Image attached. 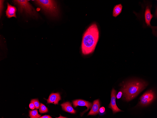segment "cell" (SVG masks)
Wrapping results in <instances>:
<instances>
[{"label":"cell","instance_id":"1","mask_svg":"<svg viewBox=\"0 0 157 118\" xmlns=\"http://www.w3.org/2000/svg\"><path fill=\"white\" fill-rule=\"evenodd\" d=\"M99 32L95 24L90 25L85 32L82 39L81 50L84 55L92 53L94 50L98 41Z\"/></svg>","mask_w":157,"mask_h":118},{"label":"cell","instance_id":"2","mask_svg":"<svg viewBox=\"0 0 157 118\" xmlns=\"http://www.w3.org/2000/svg\"><path fill=\"white\" fill-rule=\"evenodd\" d=\"M148 85L147 83L143 80L137 79L131 80L123 82L120 90L123 93V98L129 101L132 100Z\"/></svg>","mask_w":157,"mask_h":118},{"label":"cell","instance_id":"3","mask_svg":"<svg viewBox=\"0 0 157 118\" xmlns=\"http://www.w3.org/2000/svg\"><path fill=\"white\" fill-rule=\"evenodd\" d=\"M47 15L54 18H58L59 11L57 3L55 0H34Z\"/></svg>","mask_w":157,"mask_h":118},{"label":"cell","instance_id":"4","mask_svg":"<svg viewBox=\"0 0 157 118\" xmlns=\"http://www.w3.org/2000/svg\"><path fill=\"white\" fill-rule=\"evenodd\" d=\"M144 1V3L142 4V16H137V17L139 19H142L143 22V27L144 28H150L152 30V33L153 34L157 36V27L152 26L150 22L152 18L154 16L151 13V10L152 4L151 3L148 1Z\"/></svg>","mask_w":157,"mask_h":118},{"label":"cell","instance_id":"5","mask_svg":"<svg viewBox=\"0 0 157 118\" xmlns=\"http://www.w3.org/2000/svg\"><path fill=\"white\" fill-rule=\"evenodd\" d=\"M14 3L18 6V11L20 13H24L32 17L37 18L38 14L28 0H13Z\"/></svg>","mask_w":157,"mask_h":118},{"label":"cell","instance_id":"6","mask_svg":"<svg viewBox=\"0 0 157 118\" xmlns=\"http://www.w3.org/2000/svg\"><path fill=\"white\" fill-rule=\"evenodd\" d=\"M155 98V94L154 91L152 90H149L141 97L139 104L142 106H147L150 104Z\"/></svg>","mask_w":157,"mask_h":118},{"label":"cell","instance_id":"7","mask_svg":"<svg viewBox=\"0 0 157 118\" xmlns=\"http://www.w3.org/2000/svg\"><path fill=\"white\" fill-rule=\"evenodd\" d=\"M116 91L114 89H113L111 93V101L108 107L112 109L113 114L122 111L117 107L116 103Z\"/></svg>","mask_w":157,"mask_h":118},{"label":"cell","instance_id":"8","mask_svg":"<svg viewBox=\"0 0 157 118\" xmlns=\"http://www.w3.org/2000/svg\"><path fill=\"white\" fill-rule=\"evenodd\" d=\"M72 103L74 108L78 106H85L87 107V109L81 113V116L82 115L85 113L88 110L90 109H91L92 105V103L81 99L74 100L73 101Z\"/></svg>","mask_w":157,"mask_h":118},{"label":"cell","instance_id":"9","mask_svg":"<svg viewBox=\"0 0 157 118\" xmlns=\"http://www.w3.org/2000/svg\"><path fill=\"white\" fill-rule=\"evenodd\" d=\"M100 107V103L99 99L94 100L93 102L91 109L87 115H94L98 114L99 112Z\"/></svg>","mask_w":157,"mask_h":118},{"label":"cell","instance_id":"10","mask_svg":"<svg viewBox=\"0 0 157 118\" xmlns=\"http://www.w3.org/2000/svg\"><path fill=\"white\" fill-rule=\"evenodd\" d=\"M61 97L59 93H53L49 95L47 99L48 103H52L55 105L58 104L59 101L61 100Z\"/></svg>","mask_w":157,"mask_h":118},{"label":"cell","instance_id":"11","mask_svg":"<svg viewBox=\"0 0 157 118\" xmlns=\"http://www.w3.org/2000/svg\"><path fill=\"white\" fill-rule=\"evenodd\" d=\"M7 8L6 11V15L8 18H10L12 17L16 18V7L12 6L8 2L7 3Z\"/></svg>","mask_w":157,"mask_h":118},{"label":"cell","instance_id":"12","mask_svg":"<svg viewBox=\"0 0 157 118\" xmlns=\"http://www.w3.org/2000/svg\"><path fill=\"white\" fill-rule=\"evenodd\" d=\"M63 110L65 111L68 113L74 114L76 111L73 108L71 103L69 102H67L61 105Z\"/></svg>","mask_w":157,"mask_h":118},{"label":"cell","instance_id":"13","mask_svg":"<svg viewBox=\"0 0 157 118\" xmlns=\"http://www.w3.org/2000/svg\"><path fill=\"white\" fill-rule=\"evenodd\" d=\"M122 6L121 4H119L115 6L113 8V16L116 17L118 16L121 12Z\"/></svg>","mask_w":157,"mask_h":118},{"label":"cell","instance_id":"14","mask_svg":"<svg viewBox=\"0 0 157 118\" xmlns=\"http://www.w3.org/2000/svg\"><path fill=\"white\" fill-rule=\"evenodd\" d=\"M29 116L30 118H37L40 117L41 115L39 114L37 110H30Z\"/></svg>","mask_w":157,"mask_h":118},{"label":"cell","instance_id":"15","mask_svg":"<svg viewBox=\"0 0 157 118\" xmlns=\"http://www.w3.org/2000/svg\"><path fill=\"white\" fill-rule=\"evenodd\" d=\"M39 111L40 113H45L48 111V110L47 108L45 105L40 103Z\"/></svg>","mask_w":157,"mask_h":118},{"label":"cell","instance_id":"16","mask_svg":"<svg viewBox=\"0 0 157 118\" xmlns=\"http://www.w3.org/2000/svg\"><path fill=\"white\" fill-rule=\"evenodd\" d=\"M31 102H32L34 104L35 109H38L39 108L40 104L38 99H32L31 100Z\"/></svg>","mask_w":157,"mask_h":118},{"label":"cell","instance_id":"17","mask_svg":"<svg viewBox=\"0 0 157 118\" xmlns=\"http://www.w3.org/2000/svg\"><path fill=\"white\" fill-rule=\"evenodd\" d=\"M4 0H0V17L2 15V11L4 8Z\"/></svg>","mask_w":157,"mask_h":118},{"label":"cell","instance_id":"18","mask_svg":"<svg viewBox=\"0 0 157 118\" xmlns=\"http://www.w3.org/2000/svg\"><path fill=\"white\" fill-rule=\"evenodd\" d=\"M105 108L104 107L100 108L99 110V114L100 115H103L105 113Z\"/></svg>","mask_w":157,"mask_h":118},{"label":"cell","instance_id":"19","mask_svg":"<svg viewBox=\"0 0 157 118\" xmlns=\"http://www.w3.org/2000/svg\"><path fill=\"white\" fill-rule=\"evenodd\" d=\"M122 93L121 91H119L117 94L116 97L117 99H119L120 98L122 95Z\"/></svg>","mask_w":157,"mask_h":118},{"label":"cell","instance_id":"20","mask_svg":"<svg viewBox=\"0 0 157 118\" xmlns=\"http://www.w3.org/2000/svg\"><path fill=\"white\" fill-rule=\"evenodd\" d=\"M29 107L32 110H33L35 108V107L34 104L32 102H31L29 104Z\"/></svg>","mask_w":157,"mask_h":118},{"label":"cell","instance_id":"21","mask_svg":"<svg viewBox=\"0 0 157 118\" xmlns=\"http://www.w3.org/2000/svg\"><path fill=\"white\" fill-rule=\"evenodd\" d=\"M39 118H52V117L49 115H45L40 117Z\"/></svg>","mask_w":157,"mask_h":118}]
</instances>
